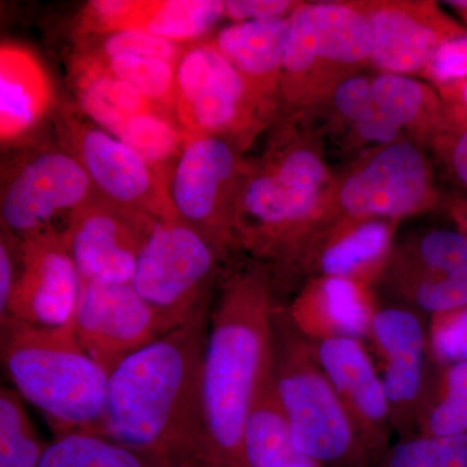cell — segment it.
Segmentation results:
<instances>
[{"mask_svg": "<svg viewBox=\"0 0 467 467\" xmlns=\"http://www.w3.org/2000/svg\"><path fill=\"white\" fill-rule=\"evenodd\" d=\"M208 319L174 328L109 374L101 436L168 467H213L202 396Z\"/></svg>", "mask_w": 467, "mask_h": 467, "instance_id": "cell-1", "label": "cell"}, {"mask_svg": "<svg viewBox=\"0 0 467 467\" xmlns=\"http://www.w3.org/2000/svg\"><path fill=\"white\" fill-rule=\"evenodd\" d=\"M266 152L243 169L232 225L236 252L265 267L276 291L308 278L313 256L333 229L328 171L315 147L279 129Z\"/></svg>", "mask_w": 467, "mask_h": 467, "instance_id": "cell-2", "label": "cell"}, {"mask_svg": "<svg viewBox=\"0 0 467 467\" xmlns=\"http://www.w3.org/2000/svg\"><path fill=\"white\" fill-rule=\"evenodd\" d=\"M279 299L272 275L252 261L223 275L209 313L202 396L213 467H235L245 418L275 361Z\"/></svg>", "mask_w": 467, "mask_h": 467, "instance_id": "cell-3", "label": "cell"}, {"mask_svg": "<svg viewBox=\"0 0 467 467\" xmlns=\"http://www.w3.org/2000/svg\"><path fill=\"white\" fill-rule=\"evenodd\" d=\"M0 356L15 391L45 414L57 436L100 435L109 374L82 349L73 326L0 319Z\"/></svg>", "mask_w": 467, "mask_h": 467, "instance_id": "cell-4", "label": "cell"}, {"mask_svg": "<svg viewBox=\"0 0 467 467\" xmlns=\"http://www.w3.org/2000/svg\"><path fill=\"white\" fill-rule=\"evenodd\" d=\"M273 377L297 453L318 467H377L315 347L295 328L282 303L275 315Z\"/></svg>", "mask_w": 467, "mask_h": 467, "instance_id": "cell-5", "label": "cell"}, {"mask_svg": "<svg viewBox=\"0 0 467 467\" xmlns=\"http://www.w3.org/2000/svg\"><path fill=\"white\" fill-rule=\"evenodd\" d=\"M276 109L211 41L189 46L178 61L173 116L186 138H221L242 152Z\"/></svg>", "mask_w": 467, "mask_h": 467, "instance_id": "cell-6", "label": "cell"}, {"mask_svg": "<svg viewBox=\"0 0 467 467\" xmlns=\"http://www.w3.org/2000/svg\"><path fill=\"white\" fill-rule=\"evenodd\" d=\"M225 265L181 220H160L144 245L131 285L174 327L207 317Z\"/></svg>", "mask_w": 467, "mask_h": 467, "instance_id": "cell-7", "label": "cell"}, {"mask_svg": "<svg viewBox=\"0 0 467 467\" xmlns=\"http://www.w3.org/2000/svg\"><path fill=\"white\" fill-rule=\"evenodd\" d=\"M244 165L241 150L227 140L192 137L169 177L175 216L201 234L223 264L236 254L232 214Z\"/></svg>", "mask_w": 467, "mask_h": 467, "instance_id": "cell-8", "label": "cell"}, {"mask_svg": "<svg viewBox=\"0 0 467 467\" xmlns=\"http://www.w3.org/2000/svg\"><path fill=\"white\" fill-rule=\"evenodd\" d=\"M429 162L416 144L399 140L380 147L335 187L331 223L384 220L398 223L434 207Z\"/></svg>", "mask_w": 467, "mask_h": 467, "instance_id": "cell-9", "label": "cell"}, {"mask_svg": "<svg viewBox=\"0 0 467 467\" xmlns=\"http://www.w3.org/2000/svg\"><path fill=\"white\" fill-rule=\"evenodd\" d=\"M2 227L20 241L54 227L98 195L84 167L63 147H41L26 153L3 173Z\"/></svg>", "mask_w": 467, "mask_h": 467, "instance_id": "cell-10", "label": "cell"}, {"mask_svg": "<svg viewBox=\"0 0 467 467\" xmlns=\"http://www.w3.org/2000/svg\"><path fill=\"white\" fill-rule=\"evenodd\" d=\"M57 128L61 147L84 167L100 196L156 220H177L167 182L130 147L67 109Z\"/></svg>", "mask_w": 467, "mask_h": 467, "instance_id": "cell-11", "label": "cell"}, {"mask_svg": "<svg viewBox=\"0 0 467 467\" xmlns=\"http://www.w3.org/2000/svg\"><path fill=\"white\" fill-rule=\"evenodd\" d=\"M395 304L430 317L467 306V236L435 229L393 245L382 276Z\"/></svg>", "mask_w": 467, "mask_h": 467, "instance_id": "cell-12", "label": "cell"}, {"mask_svg": "<svg viewBox=\"0 0 467 467\" xmlns=\"http://www.w3.org/2000/svg\"><path fill=\"white\" fill-rule=\"evenodd\" d=\"M389 400L393 432L417 435L418 416L434 374L427 326L416 310L399 304L379 306L365 339Z\"/></svg>", "mask_w": 467, "mask_h": 467, "instance_id": "cell-13", "label": "cell"}, {"mask_svg": "<svg viewBox=\"0 0 467 467\" xmlns=\"http://www.w3.org/2000/svg\"><path fill=\"white\" fill-rule=\"evenodd\" d=\"M158 221L107 201L99 193L72 212L63 233L82 281L131 284L138 260Z\"/></svg>", "mask_w": 467, "mask_h": 467, "instance_id": "cell-14", "label": "cell"}, {"mask_svg": "<svg viewBox=\"0 0 467 467\" xmlns=\"http://www.w3.org/2000/svg\"><path fill=\"white\" fill-rule=\"evenodd\" d=\"M174 328L133 285L82 281L73 330L88 358L107 373H112L126 358Z\"/></svg>", "mask_w": 467, "mask_h": 467, "instance_id": "cell-15", "label": "cell"}, {"mask_svg": "<svg viewBox=\"0 0 467 467\" xmlns=\"http://www.w3.org/2000/svg\"><path fill=\"white\" fill-rule=\"evenodd\" d=\"M82 278L67 250L63 230L50 227L21 241V265L7 312L14 318L38 327L73 326Z\"/></svg>", "mask_w": 467, "mask_h": 467, "instance_id": "cell-16", "label": "cell"}, {"mask_svg": "<svg viewBox=\"0 0 467 467\" xmlns=\"http://www.w3.org/2000/svg\"><path fill=\"white\" fill-rule=\"evenodd\" d=\"M370 27V64L393 75H423L436 51L467 27L430 2H358Z\"/></svg>", "mask_w": 467, "mask_h": 467, "instance_id": "cell-17", "label": "cell"}, {"mask_svg": "<svg viewBox=\"0 0 467 467\" xmlns=\"http://www.w3.org/2000/svg\"><path fill=\"white\" fill-rule=\"evenodd\" d=\"M312 344L356 431L379 463L395 432L382 379L367 343L355 337H333Z\"/></svg>", "mask_w": 467, "mask_h": 467, "instance_id": "cell-18", "label": "cell"}, {"mask_svg": "<svg viewBox=\"0 0 467 467\" xmlns=\"http://www.w3.org/2000/svg\"><path fill=\"white\" fill-rule=\"evenodd\" d=\"M377 308L370 287L325 276L306 281L291 303L285 304L291 324L310 342L333 337L367 339Z\"/></svg>", "mask_w": 467, "mask_h": 467, "instance_id": "cell-19", "label": "cell"}, {"mask_svg": "<svg viewBox=\"0 0 467 467\" xmlns=\"http://www.w3.org/2000/svg\"><path fill=\"white\" fill-rule=\"evenodd\" d=\"M396 225L384 220L340 221L316 251L306 281L325 276L373 287L391 256Z\"/></svg>", "mask_w": 467, "mask_h": 467, "instance_id": "cell-20", "label": "cell"}, {"mask_svg": "<svg viewBox=\"0 0 467 467\" xmlns=\"http://www.w3.org/2000/svg\"><path fill=\"white\" fill-rule=\"evenodd\" d=\"M297 11L317 58L322 88L331 77L340 81L342 75L350 76V67L370 64V27L358 2L301 3Z\"/></svg>", "mask_w": 467, "mask_h": 467, "instance_id": "cell-21", "label": "cell"}, {"mask_svg": "<svg viewBox=\"0 0 467 467\" xmlns=\"http://www.w3.org/2000/svg\"><path fill=\"white\" fill-rule=\"evenodd\" d=\"M54 92L47 72L23 46L0 47V140L16 144L38 128L50 112Z\"/></svg>", "mask_w": 467, "mask_h": 467, "instance_id": "cell-22", "label": "cell"}, {"mask_svg": "<svg viewBox=\"0 0 467 467\" xmlns=\"http://www.w3.org/2000/svg\"><path fill=\"white\" fill-rule=\"evenodd\" d=\"M290 17L234 23L211 43L254 90L279 107V86Z\"/></svg>", "mask_w": 467, "mask_h": 467, "instance_id": "cell-23", "label": "cell"}, {"mask_svg": "<svg viewBox=\"0 0 467 467\" xmlns=\"http://www.w3.org/2000/svg\"><path fill=\"white\" fill-rule=\"evenodd\" d=\"M300 461L306 460L295 448L272 368L245 418L235 467H287Z\"/></svg>", "mask_w": 467, "mask_h": 467, "instance_id": "cell-24", "label": "cell"}, {"mask_svg": "<svg viewBox=\"0 0 467 467\" xmlns=\"http://www.w3.org/2000/svg\"><path fill=\"white\" fill-rule=\"evenodd\" d=\"M373 104L402 131L431 138L444 115V101L432 86L410 76L380 73L371 84Z\"/></svg>", "mask_w": 467, "mask_h": 467, "instance_id": "cell-25", "label": "cell"}, {"mask_svg": "<svg viewBox=\"0 0 467 467\" xmlns=\"http://www.w3.org/2000/svg\"><path fill=\"white\" fill-rule=\"evenodd\" d=\"M223 17V2L220 0H138L125 30H140L186 45L202 38Z\"/></svg>", "mask_w": 467, "mask_h": 467, "instance_id": "cell-26", "label": "cell"}, {"mask_svg": "<svg viewBox=\"0 0 467 467\" xmlns=\"http://www.w3.org/2000/svg\"><path fill=\"white\" fill-rule=\"evenodd\" d=\"M417 435H467V361L435 367L418 416Z\"/></svg>", "mask_w": 467, "mask_h": 467, "instance_id": "cell-27", "label": "cell"}, {"mask_svg": "<svg viewBox=\"0 0 467 467\" xmlns=\"http://www.w3.org/2000/svg\"><path fill=\"white\" fill-rule=\"evenodd\" d=\"M38 467H168L106 436L72 432L48 442Z\"/></svg>", "mask_w": 467, "mask_h": 467, "instance_id": "cell-28", "label": "cell"}, {"mask_svg": "<svg viewBox=\"0 0 467 467\" xmlns=\"http://www.w3.org/2000/svg\"><path fill=\"white\" fill-rule=\"evenodd\" d=\"M115 138L142 156L167 184L187 140L174 116L165 110L126 117Z\"/></svg>", "mask_w": 467, "mask_h": 467, "instance_id": "cell-29", "label": "cell"}, {"mask_svg": "<svg viewBox=\"0 0 467 467\" xmlns=\"http://www.w3.org/2000/svg\"><path fill=\"white\" fill-rule=\"evenodd\" d=\"M79 55V54H76ZM90 58L109 75L130 85L147 100L160 109L173 115L175 88H177V64L160 58L119 55L109 58Z\"/></svg>", "mask_w": 467, "mask_h": 467, "instance_id": "cell-30", "label": "cell"}, {"mask_svg": "<svg viewBox=\"0 0 467 467\" xmlns=\"http://www.w3.org/2000/svg\"><path fill=\"white\" fill-rule=\"evenodd\" d=\"M15 389L0 392V467H38L48 442L39 438Z\"/></svg>", "mask_w": 467, "mask_h": 467, "instance_id": "cell-31", "label": "cell"}, {"mask_svg": "<svg viewBox=\"0 0 467 467\" xmlns=\"http://www.w3.org/2000/svg\"><path fill=\"white\" fill-rule=\"evenodd\" d=\"M377 467H467V435H416L392 442Z\"/></svg>", "mask_w": 467, "mask_h": 467, "instance_id": "cell-32", "label": "cell"}, {"mask_svg": "<svg viewBox=\"0 0 467 467\" xmlns=\"http://www.w3.org/2000/svg\"><path fill=\"white\" fill-rule=\"evenodd\" d=\"M76 54L94 58H109L119 55L160 58L178 64L189 46L168 41L140 30H124L103 36H79Z\"/></svg>", "mask_w": 467, "mask_h": 467, "instance_id": "cell-33", "label": "cell"}, {"mask_svg": "<svg viewBox=\"0 0 467 467\" xmlns=\"http://www.w3.org/2000/svg\"><path fill=\"white\" fill-rule=\"evenodd\" d=\"M427 335L434 367L467 361V306L431 316Z\"/></svg>", "mask_w": 467, "mask_h": 467, "instance_id": "cell-34", "label": "cell"}, {"mask_svg": "<svg viewBox=\"0 0 467 467\" xmlns=\"http://www.w3.org/2000/svg\"><path fill=\"white\" fill-rule=\"evenodd\" d=\"M431 140L451 177L467 192V113L445 106Z\"/></svg>", "mask_w": 467, "mask_h": 467, "instance_id": "cell-35", "label": "cell"}, {"mask_svg": "<svg viewBox=\"0 0 467 467\" xmlns=\"http://www.w3.org/2000/svg\"><path fill=\"white\" fill-rule=\"evenodd\" d=\"M423 76L436 88L467 79V29L442 43Z\"/></svg>", "mask_w": 467, "mask_h": 467, "instance_id": "cell-36", "label": "cell"}, {"mask_svg": "<svg viewBox=\"0 0 467 467\" xmlns=\"http://www.w3.org/2000/svg\"><path fill=\"white\" fill-rule=\"evenodd\" d=\"M371 84L373 78L350 75L340 79L331 91L335 109L349 124L355 125L373 104Z\"/></svg>", "mask_w": 467, "mask_h": 467, "instance_id": "cell-37", "label": "cell"}, {"mask_svg": "<svg viewBox=\"0 0 467 467\" xmlns=\"http://www.w3.org/2000/svg\"><path fill=\"white\" fill-rule=\"evenodd\" d=\"M300 2L290 0H226L223 14L234 23L290 17Z\"/></svg>", "mask_w": 467, "mask_h": 467, "instance_id": "cell-38", "label": "cell"}, {"mask_svg": "<svg viewBox=\"0 0 467 467\" xmlns=\"http://www.w3.org/2000/svg\"><path fill=\"white\" fill-rule=\"evenodd\" d=\"M21 265V241L2 227L0 236V317L5 315Z\"/></svg>", "mask_w": 467, "mask_h": 467, "instance_id": "cell-39", "label": "cell"}, {"mask_svg": "<svg viewBox=\"0 0 467 467\" xmlns=\"http://www.w3.org/2000/svg\"><path fill=\"white\" fill-rule=\"evenodd\" d=\"M353 126L356 137L362 142L389 146L401 140L404 131L398 125L393 124L384 113L380 112L374 104Z\"/></svg>", "mask_w": 467, "mask_h": 467, "instance_id": "cell-40", "label": "cell"}, {"mask_svg": "<svg viewBox=\"0 0 467 467\" xmlns=\"http://www.w3.org/2000/svg\"><path fill=\"white\" fill-rule=\"evenodd\" d=\"M445 106L467 113V79L438 88Z\"/></svg>", "mask_w": 467, "mask_h": 467, "instance_id": "cell-41", "label": "cell"}, {"mask_svg": "<svg viewBox=\"0 0 467 467\" xmlns=\"http://www.w3.org/2000/svg\"><path fill=\"white\" fill-rule=\"evenodd\" d=\"M451 216L456 223V229L467 236V199L453 202L451 205Z\"/></svg>", "mask_w": 467, "mask_h": 467, "instance_id": "cell-42", "label": "cell"}, {"mask_svg": "<svg viewBox=\"0 0 467 467\" xmlns=\"http://www.w3.org/2000/svg\"><path fill=\"white\" fill-rule=\"evenodd\" d=\"M451 8L456 9L457 14L463 18L467 26V0H461V2H450L447 3Z\"/></svg>", "mask_w": 467, "mask_h": 467, "instance_id": "cell-43", "label": "cell"}, {"mask_svg": "<svg viewBox=\"0 0 467 467\" xmlns=\"http://www.w3.org/2000/svg\"><path fill=\"white\" fill-rule=\"evenodd\" d=\"M287 467H318L313 465V463L308 462V461H300V462L294 463V465H290Z\"/></svg>", "mask_w": 467, "mask_h": 467, "instance_id": "cell-44", "label": "cell"}]
</instances>
